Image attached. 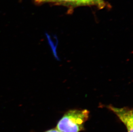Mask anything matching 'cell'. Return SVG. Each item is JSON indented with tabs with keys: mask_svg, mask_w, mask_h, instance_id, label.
<instances>
[{
	"mask_svg": "<svg viewBox=\"0 0 133 132\" xmlns=\"http://www.w3.org/2000/svg\"><path fill=\"white\" fill-rule=\"evenodd\" d=\"M44 132H60V131H59L57 128H53L50 130H48L47 131H45Z\"/></svg>",
	"mask_w": 133,
	"mask_h": 132,
	"instance_id": "5b68a950",
	"label": "cell"
},
{
	"mask_svg": "<svg viewBox=\"0 0 133 132\" xmlns=\"http://www.w3.org/2000/svg\"><path fill=\"white\" fill-rule=\"evenodd\" d=\"M95 5L99 8H103L105 6L104 0H75V6Z\"/></svg>",
	"mask_w": 133,
	"mask_h": 132,
	"instance_id": "3957f363",
	"label": "cell"
},
{
	"mask_svg": "<svg viewBox=\"0 0 133 132\" xmlns=\"http://www.w3.org/2000/svg\"><path fill=\"white\" fill-rule=\"evenodd\" d=\"M37 4H42L45 3H53L64 5L75 6V0H35Z\"/></svg>",
	"mask_w": 133,
	"mask_h": 132,
	"instance_id": "277c9868",
	"label": "cell"
},
{
	"mask_svg": "<svg viewBox=\"0 0 133 132\" xmlns=\"http://www.w3.org/2000/svg\"><path fill=\"white\" fill-rule=\"evenodd\" d=\"M88 110L72 109L67 112L59 120L56 128L60 132H79L84 130L89 118Z\"/></svg>",
	"mask_w": 133,
	"mask_h": 132,
	"instance_id": "6da1fadb",
	"label": "cell"
},
{
	"mask_svg": "<svg viewBox=\"0 0 133 132\" xmlns=\"http://www.w3.org/2000/svg\"><path fill=\"white\" fill-rule=\"evenodd\" d=\"M108 108L112 111L123 122L127 128L128 132H133V110L128 107L118 108L112 105Z\"/></svg>",
	"mask_w": 133,
	"mask_h": 132,
	"instance_id": "7a4b0ae2",
	"label": "cell"
}]
</instances>
